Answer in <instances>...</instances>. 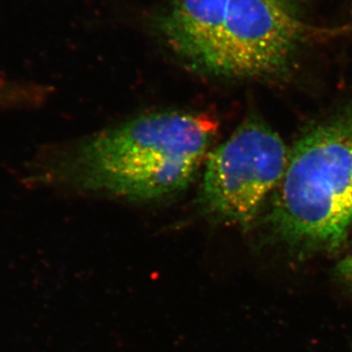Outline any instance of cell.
<instances>
[{"instance_id": "1", "label": "cell", "mask_w": 352, "mask_h": 352, "mask_svg": "<svg viewBox=\"0 0 352 352\" xmlns=\"http://www.w3.org/2000/svg\"><path fill=\"white\" fill-rule=\"evenodd\" d=\"M219 131L212 115L161 111L92 134L46 157L39 179L131 201L177 195L205 164Z\"/></svg>"}, {"instance_id": "2", "label": "cell", "mask_w": 352, "mask_h": 352, "mask_svg": "<svg viewBox=\"0 0 352 352\" xmlns=\"http://www.w3.org/2000/svg\"><path fill=\"white\" fill-rule=\"evenodd\" d=\"M274 192L270 222L285 244L314 252L346 243L352 228V113L298 139Z\"/></svg>"}, {"instance_id": "3", "label": "cell", "mask_w": 352, "mask_h": 352, "mask_svg": "<svg viewBox=\"0 0 352 352\" xmlns=\"http://www.w3.org/2000/svg\"><path fill=\"white\" fill-rule=\"evenodd\" d=\"M289 155L277 132L258 117L247 118L208 153L199 194L201 210L219 223L247 226L281 182Z\"/></svg>"}, {"instance_id": "4", "label": "cell", "mask_w": 352, "mask_h": 352, "mask_svg": "<svg viewBox=\"0 0 352 352\" xmlns=\"http://www.w3.org/2000/svg\"><path fill=\"white\" fill-rule=\"evenodd\" d=\"M298 31L279 0H229L223 25L198 69L237 78L274 73L286 62Z\"/></svg>"}, {"instance_id": "5", "label": "cell", "mask_w": 352, "mask_h": 352, "mask_svg": "<svg viewBox=\"0 0 352 352\" xmlns=\"http://www.w3.org/2000/svg\"><path fill=\"white\" fill-rule=\"evenodd\" d=\"M229 0H175L162 32L176 54L198 69L226 19Z\"/></svg>"}, {"instance_id": "6", "label": "cell", "mask_w": 352, "mask_h": 352, "mask_svg": "<svg viewBox=\"0 0 352 352\" xmlns=\"http://www.w3.org/2000/svg\"><path fill=\"white\" fill-rule=\"evenodd\" d=\"M44 94L43 88L38 85L0 78V109L32 105L38 103Z\"/></svg>"}, {"instance_id": "7", "label": "cell", "mask_w": 352, "mask_h": 352, "mask_svg": "<svg viewBox=\"0 0 352 352\" xmlns=\"http://www.w3.org/2000/svg\"><path fill=\"white\" fill-rule=\"evenodd\" d=\"M335 274L352 293V252L338 263Z\"/></svg>"}]
</instances>
